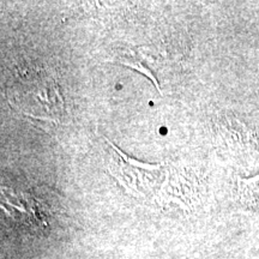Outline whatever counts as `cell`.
Segmentation results:
<instances>
[{"mask_svg": "<svg viewBox=\"0 0 259 259\" xmlns=\"http://www.w3.org/2000/svg\"><path fill=\"white\" fill-rule=\"evenodd\" d=\"M6 94L14 108L29 118L59 120L64 103L53 74L40 65H19L10 74Z\"/></svg>", "mask_w": 259, "mask_h": 259, "instance_id": "obj_1", "label": "cell"}, {"mask_svg": "<svg viewBox=\"0 0 259 259\" xmlns=\"http://www.w3.org/2000/svg\"><path fill=\"white\" fill-rule=\"evenodd\" d=\"M107 143L112 148L109 171L122 186L138 196H148L157 189L163 177L161 164L142 163L128 157L108 139Z\"/></svg>", "mask_w": 259, "mask_h": 259, "instance_id": "obj_2", "label": "cell"}, {"mask_svg": "<svg viewBox=\"0 0 259 259\" xmlns=\"http://www.w3.org/2000/svg\"><path fill=\"white\" fill-rule=\"evenodd\" d=\"M238 196L242 203L248 205H259V174L251 179H241L236 181Z\"/></svg>", "mask_w": 259, "mask_h": 259, "instance_id": "obj_3", "label": "cell"}]
</instances>
